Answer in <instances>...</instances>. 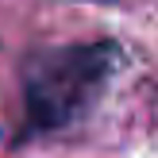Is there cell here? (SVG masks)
I'll return each instance as SVG.
<instances>
[{"label": "cell", "instance_id": "cell-1", "mask_svg": "<svg viewBox=\"0 0 158 158\" xmlns=\"http://www.w3.org/2000/svg\"><path fill=\"white\" fill-rule=\"evenodd\" d=\"M120 50L112 43H73L35 54L23 73V131L46 135L77 123L112 77Z\"/></svg>", "mask_w": 158, "mask_h": 158}]
</instances>
